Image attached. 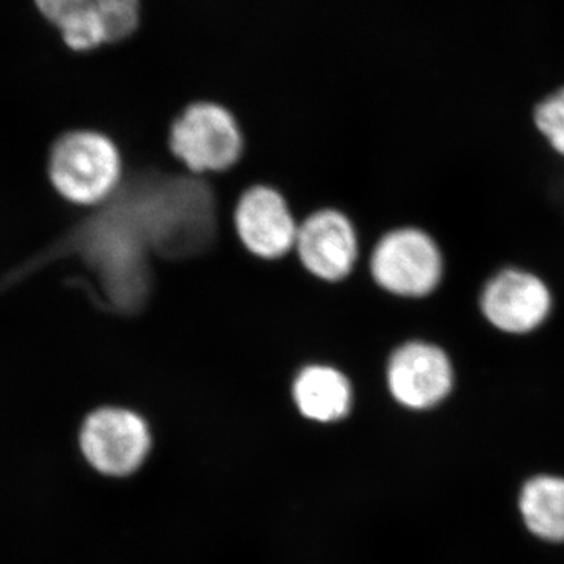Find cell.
<instances>
[{
    "label": "cell",
    "mask_w": 564,
    "mask_h": 564,
    "mask_svg": "<svg viewBox=\"0 0 564 564\" xmlns=\"http://www.w3.org/2000/svg\"><path fill=\"white\" fill-rule=\"evenodd\" d=\"M386 388L393 403L413 413L434 410L451 397L455 369L440 344L414 337L397 345L386 364Z\"/></svg>",
    "instance_id": "obj_4"
},
{
    "label": "cell",
    "mask_w": 564,
    "mask_h": 564,
    "mask_svg": "<svg viewBox=\"0 0 564 564\" xmlns=\"http://www.w3.org/2000/svg\"><path fill=\"white\" fill-rule=\"evenodd\" d=\"M232 220L240 243L254 258L280 261L295 250L300 223L276 188L252 185L245 191Z\"/></svg>",
    "instance_id": "obj_7"
},
{
    "label": "cell",
    "mask_w": 564,
    "mask_h": 564,
    "mask_svg": "<svg viewBox=\"0 0 564 564\" xmlns=\"http://www.w3.org/2000/svg\"><path fill=\"white\" fill-rule=\"evenodd\" d=\"M151 447L150 423L129 408H98L82 425V454L96 470L111 477L135 473Z\"/></svg>",
    "instance_id": "obj_5"
},
{
    "label": "cell",
    "mask_w": 564,
    "mask_h": 564,
    "mask_svg": "<svg viewBox=\"0 0 564 564\" xmlns=\"http://www.w3.org/2000/svg\"><path fill=\"white\" fill-rule=\"evenodd\" d=\"M291 397L303 421L322 426L344 422L355 406L350 378L329 364L304 366L293 378Z\"/></svg>",
    "instance_id": "obj_10"
},
{
    "label": "cell",
    "mask_w": 564,
    "mask_h": 564,
    "mask_svg": "<svg viewBox=\"0 0 564 564\" xmlns=\"http://www.w3.org/2000/svg\"><path fill=\"white\" fill-rule=\"evenodd\" d=\"M35 6L73 51L118 43L140 22V0H35Z\"/></svg>",
    "instance_id": "obj_6"
},
{
    "label": "cell",
    "mask_w": 564,
    "mask_h": 564,
    "mask_svg": "<svg viewBox=\"0 0 564 564\" xmlns=\"http://www.w3.org/2000/svg\"><path fill=\"white\" fill-rule=\"evenodd\" d=\"M169 150L193 174H220L242 159V126L225 104L196 99L184 107L170 124Z\"/></svg>",
    "instance_id": "obj_1"
},
{
    "label": "cell",
    "mask_w": 564,
    "mask_h": 564,
    "mask_svg": "<svg viewBox=\"0 0 564 564\" xmlns=\"http://www.w3.org/2000/svg\"><path fill=\"white\" fill-rule=\"evenodd\" d=\"M124 177V158L106 133L73 131L51 152V180L63 198L96 207L113 195Z\"/></svg>",
    "instance_id": "obj_3"
},
{
    "label": "cell",
    "mask_w": 564,
    "mask_h": 564,
    "mask_svg": "<svg viewBox=\"0 0 564 564\" xmlns=\"http://www.w3.org/2000/svg\"><path fill=\"white\" fill-rule=\"evenodd\" d=\"M480 311L499 332L524 336L547 321L552 313V293L538 274L508 267L486 282Z\"/></svg>",
    "instance_id": "obj_8"
},
{
    "label": "cell",
    "mask_w": 564,
    "mask_h": 564,
    "mask_svg": "<svg viewBox=\"0 0 564 564\" xmlns=\"http://www.w3.org/2000/svg\"><path fill=\"white\" fill-rule=\"evenodd\" d=\"M293 252L303 269L317 280L340 282L355 272L361 259V243L344 212L322 209L300 223Z\"/></svg>",
    "instance_id": "obj_9"
},
{
    "label": "cell",
    "mask_w": 564,
    "mask_h": 564,
    "mask_svg": "<svg viewBox=\"0 0 564 564\" xmlns=\"http://www.w3.org/2000/svg\"><path fill=\"white\" fill-rule=\"evenodd\" d=\"M533 121L549 147L564 158V87L538 104Z\"/></svg>",
    "instance_id": "obj_12"
},
{
    "label": "cell",
    "mask_w": 564,
    "mask_h": 564,
    "mask_svg": "<svg viewBox=\"0 0 564 564\" xmlns=\"http://www.w3.org/2000/svg\"><path fill=\"white\" fill-rule=\"evenodd\" d=\"M369 272L375 284L389 295L423 302L443 284V250L426 229L399 226L375 243L369 254Z\"/></svg>",
    "instance_id": "obj_2"
},
{
    "label": "cell",
    "mask_w": 564,
    "mask_h": 564,
    "mask_svg": "<svg viewBox=\"0 0 564 564\" xmlns=\"http://www.w3.org/2000/svg\"><path fill=\"white\" fill-rule=\"evenodd\" d=\"M518 507L530 533L547 543H564V477L530 478L519 492Z\"/></svg>",
    "instance_id": "obj_11"
}]
</instances>
